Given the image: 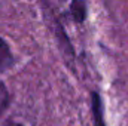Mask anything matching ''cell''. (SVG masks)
<instances>
[{
	"mask_svg": "<svg viewBox=\"0 0 128 126\" xmlns=\"http://www.w3.org/2000/svg\"><path fill=\"white\" fill-rule=\"evenodd\" d=\"M86 13H88L86 0H73L66 15H67L73 22L82 24V22L86 19Z\"/></svg>",
	"mask_w": 128,
	"mask_h": 126,
	"instance_id": "cell-1",
	"label": "cell"
},
{
	"mask_svg": "<svg viewBox=\"0 0 128 126\" xmlns=\"http://www.w3.org/2000/svg\"><path fill=\"white\" fill-rule=\"evenodd\" d=\"M14 64H15V58H14V54H12L8 42L0 37V74L8 71L9 68H12Z\"/></svg>",
	"mask_w": 128,
	"mask_h": 126,
	"instance_id": "cell-2",
	"label": "cell"
},
{
	"mask_svg": "<svg viewBox=\"0 0 128 126\" xmlns=\"http://www.w3.org/2000/svg\"><path fill=\"white\" fill-rule=\"evenodd\" d=\"M91 105H92V116H94V126L104 125V113H103V102L97 92L91 94Z\"/></svg>",
	"mask_w": 128,
	"mask_h": 126,
	"instance_id": "cell-3",
	"label": "cell"
},
{
	"mask_svg": "<svg viewBox=\"0 0 128 126\" xmlns=\"http://www.w3.org/2000/svg\"><path fill=\"white\" fill-rule=\"evenodd\" d=\"M9 104V92H8V88L3 82H0V114L6 110Z\"/></svg>",
	"mask_w": 128,
	"mask_h": 126,
	"instance_id": "cell-4",
	"label": "cell"
},
{
	"mask_svg": "<svg viewBox=\"0 0 128 126\" xmlns=\"http://www.w3.org/2000/svg\"><path fill=\"white\" fill-rule=\"evenodd\" d=\"M4 126H24V125H21V123H18V122H8Z\"/></svg>",
	"mask_w": 128,
	"mask_h": 126,
	"instance_id": "cell-5",
	"label": "cell"
},
{
	"mask_svg": "<svg viewBox=\"0 0 128 126\" xmlns=\"http://www.w3.org/2000/svg\"><path fill=\"white\" fill-rule=\"evenodd\" d=\"M58 1H66V0H58Z\"/></svg>",
	"mask_w": 128,
	"mask_h": 126,
	"instance_id": "cell-6",
	"label": "cell"
}]
</instances>
